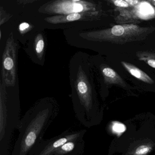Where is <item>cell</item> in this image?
Returning <instances> with one entry per match:
<instances>
[{
	"label": "cell",
	"instance_id": "1",
	"mask_svg": "<svg viewBox=\"0 0 155 155\" xmlns=\"http://www.w3.org/2000/svg\"><path fill=\"white\" fill-rule=\"evenodd\" d=\"M91 56L83 51L76 52L69 63L71 97L76 118L85 127L93 124L98 108Z\"/></svg>",
	"mask_w": 155,
	"mask_h": 155
},
{
	"label": "cell",
	"instance_id": "2",
	"mask_svg": "<svg viewBox=\"0 0 155 155\" xmlns=\"http://www.w3.org/2000/svg\"><path fill=\"white\" fill-rule=\"evenodd\" d=\"M59 111V103L54 97H46L36 101L21 118L19 136L11 155H33Z\"/></svg>",
	"mask_w": 155,
	"mask_h": 155
},
{
	"label": "cell",
	"instance_id": "3",
	"mask_svg": "<svg viewBox=\"0 0 155 155\" xmlns=\"http://www.w3.org/2000/svg\"><path fill=\"white\" fill-rule=\"evenodd\" d=\"M155 31V27H141L134 23L122 24L100 30L81 31L67 37L72 46L81 49L93 50L104 43L124 44L145 40Z\"/></svg>",
	"mask_w": 155,
	"mask_h": 155
},
{
	"label": "cell",
	"instance_id": "4",
	"mask_svg": "<svg viewBox=\"0 0 155 155\" xmlns=\"http://www.w3.org/2000/svg\"><path fill=\"white\" fill-rule=\"evenodd\" d=\"M21 119L19 85L6 87L0 81V155H9L13 134Z\"/></svg>",
	"mask_w": 155,
	"mask_h": 155
},
{
	"label": "cell",
	"instance_id": "5",
	"mask_svg": "<svg viewBox=\"0 0 155 155\" xmlns=\"http://www.w3.org/2000/svg\"><path fill=\"white\" fill-rule=\"evenodd\" d=\"M19 42L11 31L7 35L5 44L0 50L1 54V80L6 87L19 85L18 74Z\"/></svg>",
	"mask_w": 155,
	"mask_h": 155
},
{
	"label": "cell",
	"instance_id": "6",
	"mask_svg": "<svg viewBox=\"0 0 155 155\" xmlns=\"http://www.w3.org/2000/svg\"><path fill=\"white\" fill-rule=\"evenodd\" d=\"M38 12L41 14L55 15L105 11L101 4L93 0H52L40 6Z\"/></svg>",
	"mask_w": 155,
	"mask_h": 155
},
{
	"label": "cell",
	"instance_id": "7",
	"mask_svg": "<svg viewBox=\"0 0 155 155\" xmlns=\"http://www.w3.org/2000/svg\"><path fill=\"white\" fill-rule=\"evenodd\" d=\"M119 12L115 20L117 23H134L141 21L155 19V6L145 0L137 6L129 9L116 8Z\"/></svg>",
	"mask_w": 155,
	"mask_h": 155
},
{
	"label": "cell",
	"instance_id": "8",
	"mask_svg": "<svg viewBox=\"0 0 155 155\" xmlns=\"http://www.w3.org/2000/svg\"><path fill=\"white\" fill-rule=\"evenodd\" d=\"M86 130L67 129L57 136L43 140L36 147L33 155H52L57 149L70 140L85 135Z\"/></svg>",
	"mask_w": 155,
	"mask_h": 155
},
{
	"label": "cell",
	"instance_id": "9",
	"mask_svg": "<svg viewBox=\"0 0 155 155\" xmlns=\"http://www.w3.org/2000/svg\"><path fill=\"white\" fill-rule=\"evenodd\" d=\"M24 45V51L31 61L35 64L43 66L47 47L46 39L44 34L42 32L36 33Z\"/></svg>",
	"mask_w": 155,
	"mask_h": 155
},
{
	"label": "cell",
	"instance_id": "10",
	"mask_svg": "<svg viewBox=\"0 0 155 155\" xmlns=\"http://www.w3.org/2000/svg\"><path fill=\"white\" fill-rule=\"evenodd\" d=\"M106 12H89L55 15L45 17L44 21L52 25L67 23L74 21H93L106 16Z\"/></svg>",
	"mask_w": 155,
	"mask_h": 155
},
{
	"label": "cell",
	"instance_id": "11",
	"mask_svg": "<svg viewBox=\"0 0 155 155\" xmlns=\"http://www.w3.org/2000/svg\"><path fill=\"white\" fill-rule=\"evenodd\" d=\"M84 136L66 142L52 155H83L84 153Z\"/></svg>",
	"mask_w": 155,
	"mask_h": 155
},
{
	"label": "cell",
	"instance_id": "12",
	"mask_svg": "<svg viewBox=\"0 0 155 155\" xmlns=\"http://www.w3.org/2000/svg\"><path fill=\"white\" fill-rule=\"evenodd\" d=\"M98 67L102 74L103 83L106 85H108L112 84H116L125 87V83L122 78L113 69L103 63L100 64Z\"/></svg>",
	"mask_w": 155,
	"mask_h": 155
},
{
	"label": "cell",
	"instance_id": "13",
	"mask_svg": "<svg viewBox=\"0 0 155 155\" xmlns=\"http://www.w3.org/2000/svg\"><path fill=\"white\" fill-rule=\"evenodd\" d=\"M122 64L131 75L137 79L148 84H153L154 83V81L150 76L136 66L123 61L122 62Z\"/></svg>",
	"mask_w": 155,
	"mask_h": 155
},
{
	"label": "cell",
	"instance_id": "14",
	"mask_svg": "<svg viewBox=\"0 0 155 155\" xmlns=\"http://www.w3.org/2000/svg\"><path fill=\"white\" fill-rule=\"evenodd\" d=\"M104 1L113 5L116 8L129 9L133 7L124 0H104Z\"/></svg>",
	"mask_w": 155,
	"mask_h": 155
},
{
	"label": "cell",
	"instance_id": "15",
	"mask_svg": "<svg viewBox=\"0 0 155 155\" xmlns=\"http://www.w3.org/2000/svg\"><path fill=\"white\" fill-rule=\"evenodd\" d=\"M12 15L11 14L6 12L2 6L0 7V25L2 26L4 24L8 21L11 18Z\"/></svg>",
	"mask_w": 155,
	"mask_h": 155
},
{
	"label": "cell",
	"instance_id": "16",
	"mask_svg": "<svg viewBox=\"0 0 155 155\" xmlns=\"http://www.w3.org/2000/svg\"><path fill=\"white\" fill-rule=\"evenodd\" d=\"M126 129L125 126L122 123L116 122L113 123L112 125V130L116 134L123 133Z\"/></svg>",
	"mask_w": 155,
	"mask_h": 155
},
{
	"label": "cell",
	"instance_id": "17",
	"mask_svg": "<svg viewBox=\"0 0 155 155\" xmlns=\"http://www.w3.org/2000/svg\"><path fill=\"white\" fill-rule=\"evenodd\" d=\"M140 60L145 61L147 64L155 69V56L152 54H149L148 56H144V57H142L140 58Z\"/></svg>",
	"mask_w": 155,
	"mask_h": 155
},
{
	"label": "cell",
	"instance_id": "18",
	"mask_svg": "<svg viewBox=\"0 0 155 155\" xmlns=\"http://www.w3.org/2000/svg\"><path fill=\"white\" fill-rule=\"evenodd\" d=\"M149 147L147 146L142 145L139 147L136 151V153L137 155H143L147 153L149 151Z\"/></svg>",
	"mask_w": 155,
	"mask_h": 155
},
{
	"label": "cell",
	"instance_id": "19",
	"mask_svg": "<svg viewBox=\"0 0 155 155\" xmlns=\"http://www.w3.org/2000/svg\"><path fill=\"white\" fill-rule=\"evenodd\" d=\"M124 1L128 3L132 7H135L140 5L145 0H124Z\"/></svg>",
	"mask_w": 155,
	"mask_h": 155
},
{
	"label": "cell",
	"instance_id": "20",
	"mask_svg": "<svg viewBox=\"0 0 155 155\" xmlns=\"http://www.w3.org/2000/svg\"><path fill=\"white\" fill-rule=\"evenodd\" d=\"M38 0H16L17 3L19 4L25 5L27 4L32 3Z\"/></svg>",
	"mask_w": 155,
	"mask_h": 155
}]
</instances>
